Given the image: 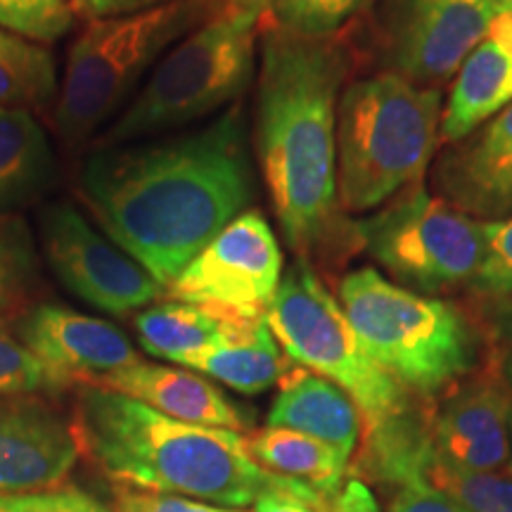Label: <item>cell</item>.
Wrapping results in <instances>:
<instances>
[{"mask_svg":"<svg viewBox=\"0 0 512 512\" xmlns=\"http://www.w3.org/2000/svg\"><path fill=\"white\" fill-rule=\"evenodd\" d=\"M74 432L81 453L119 486L233 510L249 508L264 494H285L328 512V498L311 486L256 465L240 432L188 425L95 384L79 392Z\"/></svg>","mask_w":512,"mask_h":512,"instance_id":"obj_3","label":"cell"},{"mask_svg":"<svg viewBox=\"0 0 512 512\" xmlns=\"http://www.w3.org/2000/svg\"><path fill=\"white\" fill-rule=\"evenodd\" d=\"M230 0H171L121 17L93 19L69 50L55 102L64 143L79 145L136 95L147 69Z\"/></svg>","mask_w":512,"mask_h":512,"instance_id":"obj_6","label":"cell"},{"mask_svg":"<svg viewBox=\"0 0 512 512\" xmlns=\"http://www.w3.org/2000/svg\"><path fill=\"white\" fill-rule=\"evenodd\" d=\"M233 5H238L240 10H247V12H254V15H264L271 8V0H230Z\"/></svg>","mask_w":512,"mask_h":512,"instance_id":"obj_39","label":"cell"},{"mask_svg":"<svg viewBox=\"0 0 512 512\" xmlns=\"http://www.w3.org/2000/svg\"><path fill=\"white\" fill-rule=\"evenodd\" d=\"M349 475L335 494L330 496L328 512H380V505H377L375 496L368 491V486L361 482V477Z\"/></svg>","mask_w":512,"mask_h":512,"instance_id":"obj_35","label":"cell"},{"mask_svg":"<svg viewBox=\"0 0 512 512\" xmlns=\"http://www.w3.org/2000/svg\"><path fill=\"white\" fill-rule=\"evenodd\" d=\"M389 512H470L451 496L441 494L425 482H408L396 486Z\"/></svg>","mask_w":512,"mask_h":512,"instance_id":"obj_33","label":"cell"},{"mask_svg":"<svg viewBox=\"0 0 512 512\" xmlns=\"http://www.w3.org/2000/svg\"><path fill=\"white\" fill-rule=\"evenodd\" d=\"M72 22L74 12L67 0H0V29L34 43L57 41Z\"/></svg>","mask_w":512,"mask_h":512,"instance_id":"obj_29","label":"cell"},{"mask_svg":"<svg viewBox=\"0 0 512 512\" xmlns=\"http://www.w3.org/2000/svg\"><path fill=\"white\" fill-rule=\"evenodd\" d=\"M477 313L489 335L491 363L512 392V297L482 299Z\"/></svg>","mask_w":512,"mask_h":512,"instance_id":"obj_31","label":"cell"},{"mask_svg":"<svg viewBox=\"0 0 512 512\" xmlns=\"http://www.w3.org/2000/svg\"><path fill=\"white\" fill-rule=\"evenodd\" d=\"M366 0H271L273 24L302 36H337Z\"/></svg>","mask_w":512,"mask_h":512,"instance_id":"obj_28","label":"cell"},{"mask_svg":"<svg viewBox=\"0 0 512 512\" xmlns=\"http://www.w3.org/2000/svg\"><path fill=\"white\" fill-rule=\"evenodd\" d=\"M235 316L185 302L147 306L136 316L140 344L150 356L188 366L192 358L221 342Z\"/></svg>","mask_w":512,"mask_h":512,"instance_id":"obj_23","label":"cell"},{"mask_svg":"<svg viewBox=\"0 0 512 512\" xmlns=\"http://www.w3.org/2000/svg\"><path fill=\"white\" fill-rule=\"evenodd\" d=\"M81 456L74 427L36 396H0V496L57 489Z\"/></svg>","mask_w":512,"mask_h":512,"instance_id":"obj_14","label":"cell"},{"mask_svg":"<svg viewBox=\"0 0 512 512\" xmlns=\"http://www.w3.org/2000/svg\"><path fill=\"white\" fill-rule=\"evenodd\" d=\"M441 88L375 72L351 81L337 105V202L347 214L380 209L425 181L441 143Z\"/></svg>","mask_w":512,"mask_h":512,"instance_id":"obj_5","label":"cell"},{"mask_svg":"<svg viewBox=\"0 0 512 512\" xmlns=\"http://www.w3.org/2000/svg\"><path fill=\"white\" fill-rule=\"evenodd\" d=\"M470 292L479 299L512 297V219L486 223L484 261Z\"/></svg>","mask_w":512,"mask_h":512,"instance_id":"obj_30","label":"cell"},{"mask_svg":"<svg viewBox=\"0 0 512 512\" xmlns=\"http://www.w3.org/2000/svg\"><path fill=\"white\" fill-rule=\"evenodd\" d=\"M171 3V0H79V8L95 19L121 17L133 12L157 8V5Z\"/></svg>","mask_w":512,"mask_h":512,"instance_id":"obj_36","label":"cell"},{"mask_svg":"<svg viewBox=\"0 0 512 512\" xmlns=\"http://www.w3.org/2000/svg\"><path fill=\"white\" fill-rule=\"evenodd\" d=\"M0 512H27V496H0Z\"/></svg>","mask_w":512,"mask_h":512,"instance_id":"obj_38","label":"cell"},{"mask_svg":"<svg viewBox=\"0 0 512 512\" xmlns=\"http://www.w3.org/2000/svg\"><path fill=\"white\" fill-rule=\"evenodd\" d=\"M93 384L136 399L152 411L188 425L219 427L240 434L252 427V413L247 408L230 401L209 377L190 368L138 361L136 366L102 377Z\"/></svg>","mask_w":512,"mask_h":512,"instance_id":"obj_17","label":"cell"},{"mask_svg":"<svg viewBox=\"0 0 512 512\" xmlns=\"http://www.w3.org/2000/svg\"><path fill=\"white\" fill-rule=\"evenodd\" d=\"M79 188L114 245L166 292L178 273L256 197L240 105L169 138L100 145Z\"/></svg>","mask_w":512,"mask_h":512,"instance_id":"obj_1","label":"cell"},{"mask_svg":"<svg viewBox=\"0 0 512 512\" xmlns=\"http://www.w3.org/2000/svg\"><path fill=\"white\" fill-rule=\"evenodd\" d=\"M354 233L382 275L425 297L470 290L486 252V223L432 195L425 181L354 221Z\"/></svg>","mask_w":512,"mask_h":512,"instance_id":"obj_9","label":"cell"},{"mask_svg":"<svg viewBox=\"0 0 512 512\" xmlns=\"http://www.w3.org/2000/svg\"><path fill=\"white\" fill-rule=\"evenodd\" d=\"M55 152L29 110H0V214L41 200L55 183Z\"/></svg>","mask_w":512,"mask_h":512,"instance_id":"obj_21","label":"cell"},{"mask_svg":"<svg viewBox=\"0 0 512 512\" xmlns=\"http://www.w3.org/2000/svg\"><path fill=\"white\" fill-rule=\"evenodd\" d=\"M112 512H242L233 508H221L195 498L164 494V491L136 489V486H119L112 498Z\"/></svg>","mask_w":512,"mask_h":512,"instance_id":"obj_32","label":"cell"},{"mask_svg":"<svg viewBox=\"0 0 512 512\" xmlns=\"http://www.w3.org/2000/svg\"><path fill=\"white\" fill-rule=\"evenodd\" d=\"M36 249L29 228L10 214H0V313L15 309L34 283Z\"/></svg>","mask_w":512,"mask_h":512,"instance_id":"obj_26","label":"cell"},{"mask_svg":"<svg viewBox=\"0 0 512 512\" xmlns=\"http://www.w3.org/2000/svg\"><path fill=\"white\" fill-rule=\"evenodd\" d=\"M57 69L48 48L0 29V110H29L57 100Z\"/></svg>","mask_w":512,"mask_h":512,"instance_id":"obj_24","label":"cell"},{"mask_svg":"<svg viewBox=\"0 0 512 512\" xmlns=\"http://www.w3.org/2000/svg\"><path fill=\"white\" fill-rule=\"evenodd\" d=\"M342 311L366 354L420 401H437L489 361V335L477 311L392 283L373 266L344 273Z\"/></svg>","mask_w":512,"mask_h":512,"instance_id":"obj_4","label":"cell"},{"mask_svg":"<svg viewBox=\"0 0 512 512\" xmlns=\"http://www.w3.org/2000/svg\"><path fill=\"white\" fill-rule=\"evenodd\" d=\"M266 425L309 434L351 458L363 434V415L335 382L292 363L278 384Z\"/></svg>","mask_w":512,"mask_h":512,"instance_id":"obj_19","label":"cell"},{"mask_svg":"<svg viewBox=\"0 0 512 512\" xmlns=\"http://www.w3.org/2000/svg\"><path fill=\"white\" fill-rule=\"evenodd\" d=\"M432 444L448 463L479 472L512 467V392L494 363L430 403Z\"/></svg>","mask_w":512,"mask_h":512,"instance_id":"obj_13","label":"cell"},{"mask_svg":"<svg viewBox=\"0 0 512 512\" xmlns=\"http://www.w3.org/2000/svg\"><path fill=\"white\" fill-rule=\"evenodd\" d=\"M72 380L38 361L31 351L8 332L0 330V396L57 394Z\"/></svg>","mask_w":512,"mask_h":512,"instance_id":"obj_27","label":"cell"},{"mask_svg":"<svg viewBox=\"0 0 512 512\" xmlns=\"http://www.w3.org/2000/svg\"><path fill=\"white\" fill-rule=\"evenodd\" d=\"M361 15L363 50L377 72L441 88L456 76L496 10L489 0H366Z\"/></svg>","mask_w":512,"mask_h":512,"instance_id":"obj_10","label":"cell"},{"mask_svg":"<svg viewBox=\"0 0 512 512\" xmlns=\"http://www.w3.org/2000/svg\"><path fill=\"white\" fill-rule=\"evenodd\" d=\"M245 444L254 463L266 472L311 486L328 501L349 475L351 458L309 434L266 425L245 434Z\"/></svg>","mask_w":512,"mask_h":512,"instance_id":"obj_22","label":"cell"},{"mask_svg":"<svg viewBox=\"0 0 512 512\" xmlns=\"http://www.w3.org/2000/svg\"><path fill=\"white\" fill-rule=\"evenodd\" d=\"M38 228L50 268L81 302L126 316L166 294L133 256L100 235L69 204H48Z\"/></svg>","mask_w":512,"mask_h":512,"instance_id":"obj_12","label":"cell"},{"mask_svg":"<svg viewBox=\"0 0 512 512\" xmlns=\"http://www.w3.org/2000/svg\"><path fill=\"white\" fill-rule=\"evenodd\" d=\"M413 482H425L470 512H512V467L479 472L448 463L430 441L415 463Z\"/></svg>","mask_w":512,"mask_h":512,"instance_id":"obj_25","label":"cell"},{"mask_svg":"<svg viewBox=\"0 0 512 512\" xmlns=\"http://www.w3.org/2000/svg\"><path fill=\"white\" fill-rule=\"evenodd\" d=\"M259 15L230 5L166 50L100 145H126L195 124L245 93Z\"/></svg>","mask_w":512,"mask_h":512,"instance_id":"obj_7","label":"cell"},{"mask_svg":"<svg viewBox=\"0 0 512 512\" xmlns=\"http://www.w3.org/2000/svg\"><path fill=\"white\" fill-rule=\"evenodd\" d=\"M27 512H112L91 494L76 486H57L43 494L27 496Z\"/></svg>","mask_w":512,"mask_h":512,"instance_id":"obj_34","label":"cell"},{"mask_svg":"<svg viewBox=\"0 0 512 512\" xmlns=\"http://www.w3.org/2000/svg\"><path fill=\"white\" fill-rule=\"evenodd\" d=\"M252 512H325L313 508V505L297 501V498L285 494H264L254 503Z\"/></svg>","mask_w":512,"mask_h":512,"instance_id":"obj_37","label":"cell"},{"mask_svg":"<svg viewBox=\"0 0 512 512\" xmlns=\"http://www.w3.org/2000/svg\"><path fill=\"white\" fill-rule=\"evenodd\" d=\"M512 105V12L496 15L453 76L441 112V143H458Z\"/></svg>","mask_w":512,"mask_h":512,"instance_id":"obj_18","label":"cell"},{"mask_svg":"<svg viewBox=\"0 0 512 512\" xmlns=\"http://www.w3.org/2000/svg\"><path fill=\"white\" fill-rule=\"evenodd\" d=\"M266 323L294 366L335 382L354 399L363 430L418 401L366 354L347 313L309 261L297 259L287 268L266 309Z\"/></svg>","mask_w":512,"mask_h":512,"instance_id":"obj_8","label":"cell"},{"mask_svg":"<svg viewBox=\"0 0 512 512\" xmlns=\"http://www.w3.org/2000/svg\"><path fill=\"white\" fill-rule=\"evenodd\" d=\"M489 5L496 10V15H503V12H512V0H489Z\"/></svg>","mask_w":512,"mask_h":512,"instance_id":"obj_40","label":"cell"},{"mask_svg":"<svg viewBox=\"0 0 512 512\" xmlns=\"http://www.w3.org/2000/svg\"><path fill=\"white\" fill-rule=\"evenodd\" d=\"M292 361L283 356L264 318H235L226 337L216 347L192 358L185 368L214 377L235 389L254 396L280 384Z\"/></svg>","mask_w":512,"mask_h":512,"instance_id":"obj_20","label":"cell"},{"mask_svg":"<svg viewBox=\"0 0 512 512\" xmlns=\"http://www.w3.org/2000/svg\"><path fill=\"white\" fill-rule=\"evenodd\" d=\"M19 342L67 380L93 384L140 361L119 328L67 306L41 304L19 323Z\"/></svg>","mask_w":512,"mask_h":512,"instance_id":"obj_16","label":"cell"},{"mask_svg":"<svg viewBox=\"0 0 512 512\" xmlns=\"http://www.w3.org/2000/svg\"><path fill=\"white\" fill-rule=\"evenodd\" d=\"M437 195L482 223L512 219V105L448 145L432 171Z\"/></svg>","mask_w":512,"mask_h":512,"instance_id":"obj_15","label":"cell"},{"mask_svg":"<svg viewBox=\"0 0 512 512\" xmlns=\"http://www.w3.org/2000/svg\"><path fill=\"white\" fill-rule=\"evenodd\" d=\"M354 50L271 24L261 38L256 157L287 247L311 261L358 252L337 202V105Z\"/></svg>","mask_w":512,"mask_h":512,"instance_id":"obj_2","label":"cell"},{"mask_svg":"<svg viewBox=\"0 0 512 512\" xmlns=\"http://www.w3.org/2000/svg\"><path fill=\"white\" fill-rule=\"evenodd\" d=\"M283 280V249L259 209H247L202 249L169 285L174 302L223 316L264 318Z\"/></svg>","mask_w":512,"mask_h":512,"instance_id":"obj_11","label":"cell"}]
</instances>
